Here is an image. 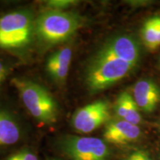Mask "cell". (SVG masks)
Wrapping results in <instances>:
<instances>
[{"mask_svg":"<svg viewBox=\"0 0 160 160\" xmlns=\"http://www.w3.org/2000/svg\"><path fill=\"white\" fill-rule=\"evenodd\" d=\"M140 59L139 43L131 36H117L108 41L90 62L85 81L92 93L103 91L130 74Z\"/></svg>","mask_w":160,"mask_h":160,"instance_id":"6da1fadb","label":"cell"},{"mask_svg":"<svg viewBox=\"0 0 160 160\" xmlns=\"http://www.w3.org/2000/svg\"><path fill=\"white\" fill-rule=\"evenodd\" d=\"M82 19L71 12L49 10L39 16L34 24L38 38L46 44H57L65 41L81 28Z\"/></svg>","mask_w":160,"mask_h":160,"instance_id":"7a4b0ae2","label":"cell"},{"mask_svg":"<svg viewBox=\"0 0 160 160\" xmlns=\"http://www.w3.org/2000/svg\"><path fill=\"white\" fill-rule=\"evenodd\" d=\"M11 84L36 119L44 124L55 122L58 115L57 104L47 89L34 82L19 78H13Z\"/></svg>","mask_w":160,"mask_h":160,"instance_id":"3957f363","label":"cell"},{"mask_svg":"<svg viewBox=\"0 0 160 160\" xmlns=\"http://www.w3.org/2000/svg\"><path fill=\"white\" fill-rule=\"evenodd\" d=\"M32 16L25 11H14L0 15V50L12 51L28 45L32 39Z\"/></svg>","mask_w":160,"mask_h":160,"instance_id":"277c9868","label":"cell"},{"mask_svg":"<svg viewBox=\"0 0 160 160\" xmlns=\"http://www.w3.org/2000/svg\"><path fill=\"white\" fill-rule=\"evenodd\" d=\"M60 145L71 160H108L111 154L105 142L97 137L66 136Z\"/></svg>","mask_w":160,"mask_h":160,"instance_id":"5b68a950","label":"cell"},{"mask_svg":"<svg viewBox=\"0 0 160 160\" xmlns=\"http://www.w3.org/2000/svg\"><path fill=\"white\" fill-rule=\"evenodd\" d=\"M109 121L108 103L99 100L78 109L72 117V125L79 133H88Z\"/></svg>","mask_w":160,"mask_h":160,"instance_id":"8992f818","label":"cell"},{"mask_svg":"<svg viewBox=\"0 0 160 160\" xmlns=\"http://www.w3.org/2000/svg\"><path fill=\"white\" fill-rule=\"evenodd\" d=\"M141 136L138 125L118 119L107 123L103 133L105 142L114 145H126L137 141Z\"/></svg>","mask_w":160,"mask_h":160,"instance_id":"52a82bcc","label":"cell"},{"mask_svg":"<svg viewBox=\"0 0 160 160\" xmlns=\"http://www.w3.org/2000/svg\"><path fill=\"white\" fill-rule=\"evenodd\" d=\"M133 99L140 111L151 113L160 103V87L154 81L140 79L133 89Z\"/></svg>","mask_w":160,"mask_h":160,"instance_id":"ba28073f","label":"cell"},{"mask_svg":"<svg viewBox=\"0 0 160 160\" xmlns=\"http://www.w3.org/2000/svg\"><path fill=\"white\" fill-rule=\"evenodd\" d=\"M21 138V129L14 115L0 105V151L14 145Z\"/></svg>","mask_w":160,"mask_h":160,"instance_id":"9c48e42d","label":"cell"},{"mask_svg":"<svg viewBox=\"0 0 160 160\" xmlns=\"http://www.w3.org/2000/svg\"><path fill=\"white\" fill-rule=\"evenodd\" d=\"M72 59V51L65 47L58 50L48 58L46 70L51 77L57 82L65 81L69 71Z\"/></svg>","mask_w":160,"mask_h":160,"instance_id":"30bf717a","label":"cell"},{"mask_svg":"<svg viewBox=\"0 0 160 160\" xmlns=\"http://www.w3.org/2000/svg\"><path fill=\"white\" fill-rule=\"evenodd\" d=\"M114 111L119 119L136 125L141 122L142 117L139 113V108L133 97L128 92H123L117 97Z\"/></svg>","mask_w":160,"mask_h":160,"instance_id":"8fae6325","label":"cell"},{"mask_svg":"<svg viewBox=\"0 0 160 160\" xmlns=\"http://www.w3.org/2000/svg\"><path fill=\"white\" fill-rule=\"evenodd\" d=\"M142 40L149 51H154L160 47V17H153L144 22L141 31Z\"/></svg>","mask_w":160,"mask_h":160,"instance_id":"7c38bea8","label":"cell"},{"mask_svg":"<svg viewBox=\"0 0 160 160\" xmlns=\"http://www.w3.org/2000/svg\"><path fill=\"white\" fill-rule=\"evenodd\" d=\"M4 160H38V157L33 151L23 149L9 155Z\"/></svg>","mask_w":160,"mask_h":160,"instance_id":"4fadbf2b","label":"cell"},{"mask_svg":"<svg viewBox=\"0 0 160 160\" xmlns=\"http://www.w3.org/2000/svg\"><path fill=\"white\" fill-rule=\"evenodd\" d=\"M11 65L8 60L0 56V91L3 88L5 82L11 73Z\"/></svg>","mask_w":160,"mask_h":160,"instance_id":"5bb4252c","label":"cell"},{"mask_svg":"<svg viewBox=\"0 0 160 160\" xmlns=\"http://www.w3.org/2000/svg\"><path fill=\"white\" fill-rule=\"evenodd\" d=\"M77 3V1H71V0H55V1L52 0V1L46 2V5L50 10H57V11L68 8Z\"/></svg>","mask_w":160,"mask_h":160,"instance_id":"9a60e30c","label":"cell"},{"mask_svg":"<svg viewBox=\"0 0 160 160\" xmlns=\"http://www.w3.org/2000/svg\"><path fill=\"white\" fill-rule=\"evenodd\" d=\"M134 154L138 160H152L148 153L142 150H138V151H133Z\"/></svg>","mask_w":160,"mask_h":160,"instance_id":"2e32d148","label":"cell"},{"mask_svg":"<svg viewBox=\"0 0 160 160\" xmlns=\"http://www.w3.org/2000/svg\"><path fill=\"white\" fill-rule=\"evenodd\" d=\"M126 160H138V159H137V157H136L134 153L133 152V153H131V154H130L128 157H127Z\"/></svg>","mask_w":160,"mask_h":160,"instance_id":"e0dca14e","label":"cell"}]
</instances>
